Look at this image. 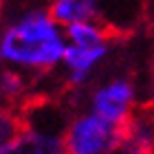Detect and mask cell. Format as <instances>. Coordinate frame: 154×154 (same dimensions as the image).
I'll return each mask as SVG.
<instances>
[{
  "label": "cell",
  "mask_w": 154,
  "mask_h": 154,
  "mask_svg": "<svg viewBox=\"0 0 154 154\" xmlns=\"http://www.w3.org/2000/svg\"><path fill=\"white\" fill-rule=\"evenodd\" d=\"M66 53L64 26L48 9H31L5 26L0 35V60L22 73H48L62 66Z\"/></svg>",
  "instance_id": "6da1fadb"
},
{
  "label": "cell",
  "mask_w": 154,
  "mask_h": 154,
  "mask_svg": "<svg viewBox=\"0 0 154 154\" xmlns=\"http://www.w3.org/2000/svg\"><path fill=\"white\" fill-rule=\"evenodd\" d=\"M0 90H2L5 101L16 103L26 95V88H29V79H26V73L16 71V68H2V77H0Z\"/></svg>",
  "instance_id": "ba28073f"
},
{
  "label": "cell",
  "mask_w": 154,
  "mask_h": 154,
  "mask_svg": "<svg viewBox=\"0 0 154 154\" xmlns=\"http://www.w3.org/2000/svg\"><path fill=\"white\" fill-rule=\"evenodd\" d=\"M139 108L141 106H139L137 84L130 77H112V79L99 84L88 97L90 112L117 128L128 125Z\"/></svg>",
  "instance_id": "3957f363"
},
{
  "label": "cell",
  "mask_w": 154,
  "mask_h": 154,
  "mask_svg": "<svg viewBox=\"0 0 154 154\" xmlns=\"http://www.w3.org/2000/svg\"><path fill=\"white\" fill-rule=\"evenodd\" d=\"M48 13L55 18V22H60L66 29L79 22L99 20L101 0H51Z\"/></svg>",
  "instance_id": "52a82bcc"
},
{
  "label": "cell",
  "mask_w": 154,
  "mask_h": 154,
  "mask_svg": "<svg viewBox=\"0 0 154 154\" xmlns=\"http://www.w3.org/2000/svg\"><path fill=\"white\" fill-rule=\"evenodd\" d=\"M0 154H66L62 132L29 123L11 141L0 145Z\"/></svg>",
  "instance_id": "277c9868"
},
{
  "label": "cell",
  "mask_w": 154,
  "mask_h": 154,
  "mask_svg": "<svg viewBox=\"0 0 154 154\" xmlns=\"http://www.w3.org/2000/svg\"><path fill=\"white\" fill-rule=\"evenodd\" d=\"M110 44H66V53L62 60L66 82L71 86H84L97 66L108 57Z\"/></svg>",
  "instance_id": "5b68a950"
},
{
  "label": "cell",
  "mask_w": 154,
  "mask_h": 154,
  "mask_svg": "<svg viewBox=\"0 0 154 154\" xmlns=\"http://www.w3.org/2000/svg\"><path fill=\"white\" fill-rule=\"evenodd\" d=\"M112 154H154V106H141L130 123L121 128Z\"/></svg>",
  "instance_id": "8992f818"
},
{
  "label": "cell",
  "mask_w": 154,
  "mask_h": 154,
  "mask_svg": "<svg viewBox=\"0 0 154 154\" xmlns=\"http://www.w3.org/2000/svg\"><path fill=\"white\" fill-rule=\"evenodd\" d=\"M150 106H154V66H152V73H150Z\"/></svg>",
  "instance_id": "9c48e42d"
},
{
  "label": "cell",
  "mask_w": 154,
  "mask_h": 154,
  "mask_svg": "<svg viewBox=\"0 0 154 154\" xmlns=\"http://www.w3.org/2000/svg\"><path fill=\"white\" fill-rule=\"evenodd\" d=\"M121 128L103 121L90 110L75 115L62 130L66 154H112Z\"/></svg>",
  "instance_id": "7a4b0ae2"
}]
</instances>
